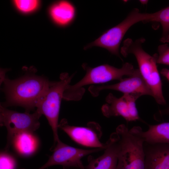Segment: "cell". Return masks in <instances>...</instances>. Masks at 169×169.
I'll use <instances>...</instances> for the list:
<instances>
[{"label": "cell", "mask_w": 169, "mask_h": 169, "mask_svg": "<svg viewBox=\"0 0 169 169\" xmlns=\"http://www.w3.org/2000/svg\"><path fill=\"white\" fill-rule=\"evenodd\" d=\"M106 103L103 105L101 110L107 117L121 116L127 122L134 121L129 106L124 95L117 98L109 93L106 98Z\"/></svg>", "instance_id": "9a60e30c"}, {"label": "cell", "mask_w": 169, "mask_h": 169, "mask_svg": "<svg viewBox=\"0 0 169 169\" xmlns=\"http://www.w3.org/2000/svg\"><path fill=\"white\" fill-rule=\"evenodd\" d=\"M74 76V74L70 76L67 73H63L60 74L59 80L51 81L36 105V110L45 116L53 131L54 142L52 147L60 141L58 130L61 102L64 91L70 84Z\"/></svg>", "instance_id": "277c9868"}, {"label": "cell", "mask_w": 169, "mask_h": 169, "mask_svg": "<svg viewBox=\"0 0 169 169\" xmlns=\"http://www.w3.org/2000/svg\"><path fill=\"white\" fill-rule=\"evenodd\" d=\"M81 169H85L84 166Z\"/></svg>", "instance_id": "cb8c5ba5"}, {"label": "cell", "mask_w": 169, "mask_h": 169, "mask_svg": "<svg viewBox=\"0 0 169 169\" xmlns=\"http://www.w3.org/2000/svg\"><path fill=\"white\" fill-rule=\"evenodd\" d=\"M86 72L84 76L75 84H69L63 94V99L67 101H78L82 98L85 92L84 86L105 83L111 80L120 81L124 76H130L135 69L129 63H124L118 68L108 64L91 67L85 63L82 65Z\"/></svg>", "instance_id": "3957f363"}, {"label": "cell", "mask_w": 169, "mask_h": 169, "mask_svg": "<svg viewBox=\"0 0 169 169\" xmlns=\"http://www.w3.org/2000/svg\"><path fill=\"white\" fill-rule=\"evenodd\" d=\"M145 41L143 37L135 41L128 38L124 41L120 52L125 57L130 54L135 56L140 73L151 90L152 97L158 104L165 105L166 101L163 95L162 83L157 66V54L151 56L144 50L142 44Z\"/></svg>", "instance_id": "7a4b0ae2"}, {"label": "cell", "mask_w": 169, "mask_h": 169, "mask_svg": "<svg viewBox=\"0 0 169 169\" xmlns=\"http://www.w3.org/2000/svg\"><path fill=\"white\" fill-rule=\"evenodd\" d=\"M154 22L160 23L162 27L160 42L169 43V6L156 12Z\"/></svg>", "instance_id": "e0dca14e"}, {"label": "cell", "mask_w": 169, "mask_h": 169, "mask_svg": "<svg viewBox=\"0 0 169 169\" xmlns=\"http://www.w3.org/2000/svg\"><path fill=\"white\" fill-rule=\"evenodd\" d=\"M17 7L21 11L28 13L34 10L38 4L37 0H15Z\"/></svg>", "instance_id": "ffe728a7"}, {"label": "cell", "mask_w": 169, "mask_h": 169, "mask_svg": "<svg viewBox=\"0 0 169 169\" xmlns=\"http://www.w3.org/2000/svg\"><path fill=\"white\" fill-rule=\"evenodd\" d=\"M42 115L36 110L33 113H20L9 110L0 105V125L7 131V143L16 134L23 131L33 132L40 125Z\"/></svg>", "instance_id": "52a82bcc"}, {"label": "cell", "mask_w": 169, "mask_h": 169, "mask_svg": "<svg viewBox=\"0 0 169 169\" xmlns=\"http://www.w3.org/2000/svg\"><path fill=\"white\" fill-rule=\"evenodd\" d=\"M145 169H169V144L144 142Z\"/></svg>", "instance_id": "7c38bea8"}, {"label": "cell", "mask_w": 169, "mask_h": 169, "mask_svg": "<svg viewBox=\"0 0 169 169\" xmlns=\"http://www.w3.org/2000/svg\"><path fill=\"white\" fill-rule=\"evenodd\" d=\"M120 136L116 132L112 133L105 143L104 152L101 156L94 158H88V164L85 169H116L120 148Z\"/></svg>", "instance_id": "8fae6325"}, {"label": "cell", "mask_w": 169, "mask_h": 169, "mask_svg": "<svg viewBox=\"0 0 169 169\" xmlns=\"http://www.w3.org/2000/svg\"><path fill=\"white\" fill-rule=\"evenodd\" d=\"M156 62L157 64L169 65V46L164 43L158 47Z\"/></svg>", "instance_id": "d6986e66"}, {"label": "cell", "mask_w": 169, "mask_h": 169, "mask_svg": "<svg viewBox=\"0 0 169 169\" xmlns=\"http://www.w3.org/2000/svg\"><path fill=\"white\" fill-rule=\"evenodd\" d=\"M116 132L120 144L116 169H145L143 139L131 133L124 124L119 125Z\"/></svg>", "instance_id": "8992f818"}, {"label": "cell", "mask_w": 169, "mask_h": 169, "mask_svg": "<svg viewBox=\"0 0 169 169\" xmlns=\"http://www.w3.org/2000/svg\"><path fill=\"white\" fill-rule=\"evenodd\" d=\"M50 82L46 77L36 74L34 72H26L14 79L6 77L1 88L6 100L0 105L5 107H21L25 112H30L36 108Z\"/></svg>", "instance_id": "6da1fadb"}, {"label": "cell", "mask_w": 169, "mask_h": 169, "mask_svg": "<svg viewBox=\"0 0 169 169\" xmlns=\"http://www.w3.org/2000/svg\"><path fill=\"white\" fill-rule=\"evenodd\" d=\"M160 73L169 81V69L166 68L162 69L160 71Z\"/></svg>", "instance_id": "44dd1931"}, {"label": "cell", "mask_w": 169, "mask_h": 169, "mask_svg": "<svg viewBox=\"0 0 169 169\" xmlns=\"http://www.w3.org/2000/svg\"><path fill=\"white\" fill-rule=\"evenodd\" d=\"M16 161L11 155L6 151L2 152L0 156V169H15Z\"/></svg>", "instance_id": "ac0fdd59"}, {"label": "cell", "mask_w": 169, "mask_h": 169, "mask_svg": "<svg viewBox=\"0 0 169 169\" xmlns=\"http://www.w3.org/2000/svg\"><path fill=\"white\" fill-rule=\"evenodd\" d=\"M103 148L84 149L69 146L60 140L51 150L53 153L47 161L38 169L60 165L63 169H81L84 166L81 159L85 156L104 150Z\"/></svg>", "instance_id": "ba28073f"}, {"label": "cell", "mask_w": 169, "mask_h": 169, "mask_svg": "<svg viewBox=\"0 0 169 169\" xmlns=\"http://www.w3.org/2000/svg\"><path fill=\"white\" fill-rule=\"evenodd\" d=\"M147 1H140V2L142 4H146L147 2Z\"/></svg>", "instance_id": "603a6c76"}, {"label": "cell", "mask_w": 169, "mask_h": 169, "mask_svg": "<svg viewBox=\"0 0 169 169\" xmlns=\"http://www.w3.org/2000/svg\"><path fill=\"white\" fill-rule=\"evenodd\" d=\"M155 14V12L141 13L138 8H133L121 22L108 29L94 41L85 46L84 49L87 50L94 46L100 47L120 58L119 47L128 29L133 25L140 22H154Z\"/></svg>", "instance_id": "5b68a950"}, {"label": "cell", "mask_w": 169, "mask_h": 169, "mask_svg": "<svg viewBox=\"0 0 169 169\" xmlns=\"http://www.w3.org/2000/svg\"><path fill=\"white\" fill-rule=\"evenodd\" d=\"M51 17L57 24L67 25L72 21L75 16L74 7L69 2L62 1L54 4L50 10Z\"/></svg>", "instance_id": "2e32d148"}, {"label": "cell", "mask_w": 169, "mask_h": 169, "mask_svg": "<svg viewBox=\"0 0 169 169\" xmlns=\"http://www.w3.org/2000/svg\"><path fill=\"white\" fill-rule=\"evenodd\" d=\"M58 127L75 142L85 147L105 149V144L100 141L102 135L101 127L95 122H89L86 126L71 125L66 119L61 120Z\"/></svg>", "instance_id": "9c48e42d"}, {"label": "cell", "mask_w": 169, "mask_h": 169, "mask_svg": "<svg viewBox=\"0 0 169 169\" xmlns=\"http://www.w3.org/2000/svg\"><path fill=\"white\" fill-rule=\"evenodd\" d=\"M129 131L141 137L145 142L169 144V122L149 125L148 130L145 131L139 126H134Z\"/></svg>", "instance_id": "4fadbf2b"}, {"label": "cell", "mask_w": 169, "mask_h": 169, "mask_svg": "<svg viewBox=\"0 0 169 169\" xmlns=\"http://www.w3.org/2000/svg\"><path fill=\"white\" fill-rule=\"evenodd\" d=\"M159 113L161 115H169V107L165 109L159 111Z\"/></svg>", "instance_id": "7402d4cb"}, {"label": "cell", "mask_w": 169, "mask_h": 169, "mask_svg": "<svg viewBox=\"0 0 169 169\" xmlns=\"http://www.w3.org/2000/svg\"><path fill=\"white\" fill-rule=\"evenodd\" d=\"M38 146V140L33 132L23 131L16 134L7 142L6 149L12 146L20 156L27 157L36 151Z\"/></svg>", "instance_id": "5bb4252c"}, {"label": "cell", "mask_w": 169, "mask_h": 169, "mask_svg": "<svg viewBox=\"0 0 169 169\" xmlns=\"http://www.w3.org/2000/svg\"><path fill=\"white\" fill-rule=\"evenodd\" d=\"M110 90L121 92L123 94H138L141 96H152V92L142 78L139 69H136L134 74L127 78L122 79L117 83L107 85H92L88 90L93 97H97L102 90Z\"/></svg>", "instance_id": "30bf717a"}]
</instances>
